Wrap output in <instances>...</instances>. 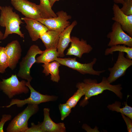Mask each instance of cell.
Returning <instances> with one entry per match:
<instances>
[{
	"instance_id": "obj_1",
	"label": "cell",
	"mask_w": 132,
	"mask_h": 132,
	"mask_svg": "<svg viewBox=\"0 0 132 132\" xmlns=\"http://www.w3.org/2000/svg\"><path fill=\"white\" fill-rule=\"evenodd\" d=\"M77 88H82L85 92V97L80 102V106L84 107L88 103V100L92 97L102 93L104 91L108 90L115 93L121 99L122 94L121 85H112L108 81L107 78L103 77L102 81L98 83L96 79L89 78L85 79L83 82H79L76 85Z\"/></svg>"
},
{
	"instance_id": "obj_2",
	"label": "cell",
	"mask_w": 132,
	"mask_h": 132,
	"mask_svg": "<svg viewBox=\"0 0 132 132\" xmlns=\"http://www.w3.org/2000/svg\"><path fill=\"white\" fill-rule=\"evenodd\" d=\"M0 26L5 28L3 39L13 33L17 34L24 38V34L20 30V25L23 23L19 14L10 6L1 7L0 9Z\"/></svg>"
},
{
	"instance_id": "obj_3",
	"label": "cell",
	"mask_w": 132,
	"mask_h": 132,
	"mask_svg": "<svg viewBox=\"0 0 132 132\" xmlns=\"http://www.w3.org/2000/svg\"><path fill=\"white\" fill-rule=\"evenodd\" d=\"M38 105L28 104L26 108L15 116L9 124L6 129L7 132H26L29 128V118L37 112Z\"/></svg>"
},
{
	"instance_id": "obj_4",
	"label": "cell",
	"mask_w": 132,
	"mask_h": 132,
	"mask_svg": "<svg viewBox=\"0 0 132 132\" xmlns=\"http://www.w3.org/2000/svg\"><path fill=\"white\" fill-rule=\"evenodd\" d=\"M26 82L24 80L20 81L16 74L12 75L10 77L0 81V89L11 99L16 95L29 92L30 90L26 85Z\"/></svg>"
},
{
	"instance_id": "obj_5",
	"label": "cell",
	"mask_w": 132,
	"mask_h": 132,
	"mask_svg": "<svg viewBox=\"0 0 132 132\" xmlns=\"http://www.w3.org/2000/svg\"><path fill=\"white\" fill-rule=\"evenodd\" d=\"M43 52L39 46L35 44L31 45L27 53L20 63L19 68L17 76L30 82L33 78L30 75V69L33 65L36 62V57Z\"/></svg>"
},
{
	"instance_id": "obj_6",
	"label": "cell",
	"mask_w": 132,
	"mask_h": 132,
	"mask_svg": "<svg viewBox=\"0 0 132 132\" xmlns=\"http://www.w3.org/2000/svg\"><path fill=\"white\" fill-rule=\"evenodd\" d=\"M30 83L27 81L26 84L30 91L31 94L29 97L24 100L13 99L9 105L2 107L9 108L13 105H16L18 107L21 108L26 104L38 105L42 103L54 101L57 99V98L55 96L43 95L37 91L32 87Z\"/></svg>"
},
{
	"instance_id": "obj_7",
	"label": "cell",
	"mask_w": 132,
	"mask_h": 132,
	"mask_svg": "<svg viewBox=\"0 0 132 132\" xmlns=\"http://www.w3.org/2000/svg\"><path fill=\"white\" fill-rule=\"evenodd\" d=\"M55 61L59 62L60 65L76 70L83 74H89L99 76L106 71L105 70L97 71L93 69V66L97 61V59L95 58H94L92 61L90 63L85 64L81 63L77 61L76 58L57 57Z\"/></svg>"
},
{
	"instance_id": "obj_8",
	"label": "cell",
	"mask_w": 132,
	"mask_h": 132,
	"mask_svg": "<svg viewBox=\"0 0 132 132\" xmlns=\"http://www.w3.org/2000/svg\"><path fill=\"white\" fill-rule=\"evenodd\" d=\"M57 16L47 19L40 18L36 20L45 25L49 30L61 33L70 24L69 21L71 16L63 11L56 13Z\"/></svg>"
},
{
	"instance_id": "obj_9",
	"label": "cell",
	"mask_w": 132,
	"mask_h": 132,
	"mask_svg": "<svg viewBox=\"0 0 132 132\" xmlns=\"http://www.w3.org/2000/svg\"><path fill=\"white\" fill-rule=\"evenodd\" d=\"M124 54V52H119L117 60L113 66L108 69L110 73L107 79L110 84L124 76L127 69L132 65V60L126 58Z\"/></svg>"
},
{
	"instance_id": "obj_10",
	"label": "cell",
	"mask_w": 132,
	"mask_h": 132,
	"mask_svg": "<svg viewBox=\"0 0 132 132\" xmlns=\"http://www.w3.org/2000/svg\"><path fill=\"white\" fill-rule=\"evenodd\" d=\"M107 37L110 40L108 44V46L123 44L132 47V38L126 33L121 25L115 22L112 25V31L107 34Z\"/></svg>"
},
{
	"instance_id": "obj_11",
	"label": "cell",
	"mask_w": 132,
	"mask_h": 132,
	"mask_svg": "<svg viewBox=\"0 0 132 132\" xmlns=\"http://www.w3.org/2000/svg\"><path fill=\"white\" fill-rule=\"evenodd\" d=\"M15 9L21 12L25 17L35 20L42 18L39 5L27 0H11Z\"/></svg>"
},
{
	"instance_id": "obj_12",
	"label": "cell",
	"mask_w": 132,
	"mask_h": 132,
	"mask_svg": "<svg viewBox=\"0 0 132 132\" xmlns=\"http://www.w3.org/2000/svg\"><path fill=\"white\" fill-rule=\"evenodd\" d=\"M71 39V45L66 55H74L80 58L84 54L88 53L92 50L93 47L86 40L82 38L80 40L76 36H72Z\"/></svg>"
},
{
	"instance_id": "obj_13",
	"label": "cell",
	"mask_w": 132,
	"mask_h": 132,
	"mask_svg": "<svg viewBox=\"0 0 132 132\" xmlns=\"http://www.w3.org/2000/svg\"><path fill=\"white\" fill-rule=\"evenodd\" d=\"M9 60V67L12 70L16 67L22 55V49L19 41L14 40L4 47Z\"/></svg>"
},
{
	"instance_id": "obj_14",
	"label": "cell",
	"mask_w": 132,
	"mask_h": 132,
	"mask_svg": "<svg viewBox=\"0 0 132 132\" xmlns=\"http://www.w3.org/2000/svg\"><path fill=\"white\" fill-rule=\"evenodd\" d=\"M113 16L111 19L119 23L122 29L132 37V15H127L124 14L117 4L114 3L112 7Z\"/></svg>"
},
{
	"instance_id": "obj_15",
	"label": "cell",
	"mask_w": 132,
	"mask_h": 132,
	"mask_svg": "<svg viewBox=\"0 0 132 132\" xmlns=\"http://www.w3.org/2000/svg\"><path fill=\"white\" fill-rule=\"evenodd\" d=\"M21 19L26 23V28L33 41L37 40L41 34L49 30L45 25L36 20L25 17Z\"/></svg>"
},
{
	"instance_id": "obj_16",
	"label": "cell",
	"mask_w": 132,
	"mask_h": 132,
	"mask_svg": "<svg viewBox=\"0 0 132 132\" xmlns=\"http://www.w3.org/2000/svg\"><path fill=\"white\" fill-rule=\"evenodd\" d=\"M77 24L76 21H74L60 34L57 49L59 57H63L65 56L64 51L71 41L70 34L74 28Z\"/></svg>"
},
{
	"instance_id": "obj_17",
	"label": "cell",
	"mask_w": 132,
	"mask_h": 132,
	"mask_svg": "<svg viewBox=\"0 0 132 132\" xmlns=\"http://www.w3.org/2000/svg\"><path fill=\"white\" fill-rule=\"evenodd\" d=\"M44 119L42 122L41 127L43 132H65L66 128L63 123H56L50 116V109L44 108L43 109Z\"/></svg>"
},
{
	"instance_id": "obj_18",
	"label": "cell",
	"mask_w": 132,
	"mask_h": 132,
	"mask_svg": "<svg viewBox=\"0 0 132 132\" xmlns=\"http://www.w3.org/2000/svg\"><path fill=\"white\" fill-rule=\"evenodd\" d=\"M60 33L52 30H48L41 34V39L46 49L57 48Z\"/></svg>"
},
{
	"instance_id": "obj_19",
	"label": "cell",
	"mask_w": 132,
	"mask_h": 132,
	"mask_svg": "<svg viewBox=\"0 0 132 132\" xmlns=\"http://www.w3.org/2000/svg\"><path fill=\"white\" fill-rule=\"evenodd\" d=\"M58 62L55 61L50 63L44 64L43 73L46 76L51 74V79L53 82H58L60 79L59 67L60 65Z\"/></svg>"
},
{
	"instance_id": "obj_20",
	"label": "cell",
	"mask_w": 132,
	"mask_h": 132,
	"mask_svg": "<svg viewBox=\"0 0 132 132\" xmlns=\"http://www.w3.org/2000/svg\"><path fill=\"white\" fill-rule=\"evenodd\" d=\"M58 57L59 55L57 48L46 49L37 57L36 63L44 64L48 63L55 61L56 58Z\"/></svg>"
},
{
	"instance_id": "obj_21",
	"label": "cell",
	"mask_w": 132,
	"mask_h": 132,
	"mask_svg": "<svg viewBox=\"0 0 132 132\" xmlns=\"http://www.w3.org/2000/svg\"><path fill=\"white\" fill-rule=\"evenodd\" d=\"M124 104V106L121 108V102L119 101H116L114 103L109 105L107 107L110 110L120 112L132 120V108L128 105L126 102H125Z\"/></svg>"
},
{
	"instance_id": "obj_22",
	"label": "cell",
	"mask_w": 132,
	"mask_h": 132,
	"mask_svg": "<svg viewBox=\"0 0 132 132\" xmlns=\"http://www.w3.org/2000/svg\"><path fill=\"white\" fill-rule=\"evenodd\" d=\"M39 5L42 14V18L47 19L57 16L52 10L49 0H40Z\"/></svg>"
},
{
	"instance_id": "obj_23",
	"label": "cell",
	"mask_w": 132,
	"mask_h": 132,
	"mask_svg": "<svg viewBox=\"0 0 132 132\" xmlns=\"http://www.w3.org/2000/svg\"><path fill=\"white\" fill-rule=\"evenodd\" d=\"M122 52L126 54L127 58L132 59V47H130L124 45H117L110 47L107 48L105 51V55H106L110 54H112L113 52L116 51Z\"/></svg>"
},
{
	"instance_id": "obj_24",
	"label": "cell",
	"mask_w": 132,
	"mask_h": 132,
	"mask_svg": "<svg viewBox=\"0 0 132 132\" xmlns=\"http://www.w3.org/2000/svg\"><path fill=\"white\" fill-rule=\"evenodd\" d=\"M78 88L77 91L68 100L66 103L72 108L76 106L81 98L85 94V92L82 88Z\"/></svg>"
},
{
	"instance_id": "obj_25",
	"label": "cell",
	"mask_w": 132,
	"mask_h": 132,
	"mask_svg": "<svg viewBox=\"0 0 132 132\" xmlns=\"http://www.w3.org/2000/svg\"><path fill=\"white\" fill-rule=\"evenodd\" d=\"M9 66V60L5 48L0 46V73H3Z\"/></svg>"
},
{
	"instance_id": "obj_26",
	"label": "cell",
	"mask_w": 132,
	"mask_h": 132,
	"mask_svg": "<svg viewBox=\"0 0 132 132\" xmlns=\"http://www.w3.org/2000/svg\"><path fill=\"white\" fill-rule=\"evenodd\" d=\"M59 108L61 115V120H64L68 116L71 111L72 108L66 103L60 104L59 105Z\"/></svg>"
},
{
	"instance_id": "obj_27",
	"label": "cell",
	"mask_w": 132,
	"mask_h": 132,
	"mask_svg": "<svg viewBox=\"0 0 132 132\" xmlns=\"http://www.w3.org/2000/svg\"><path fill=\"white\" fill-rule=\"evenodd\" d=\"M122 6L120 9L125 15H132V0H123Z\"/></svg>"
},
{
	"instance_id": "obj_28",
	"label": "cell",
	"mask_w": 132,
	"mask_h": 132,
	"mask_svg": "<svg viewBox=\"0 0 132 132\" xmlns=\"http://www.w3.org/2000/svg\"><path fill=\"white\" fill-rule=\"evenodd\" d=\"M41 122H38L37 125L31 123V126L28 128L26 132H43L41 127Z\"/></svg>"
},
{
	"instance_id": "obj_29",
	"label": "cell",
	"mask_w": 132,
	"mask_h": 132,
	"mask_svg": "<svg viewBox=\"0 0 132 132\" xmlns=\"http://www.w3.org/2000/svg\"><path fill=\"white\" fill-rule=\"evenodd\" d=\"M11 116L10 114H4L2 115L0 121V132H3V126L5 122L11 120Z\"/></svg>"
},
{
	"instance_id": "obj_30",
	"label": "cell",
	"mask_w": 132,
	"mask_h": 132,
	"mask_svg": "<svg viewBox=\"0 0 132 132\" xmlns=\"http://www.w3.org/2000/svg\"><path fill=\"white\" fill-rule=\"evenodd\" d=\"M121 115L126 123L128 132H132V120L123 114H121Z\"/></svg>"
},
{
	"instance_id": "obj_31",
	"label": "cell",
	"mask_w": 132,
	"mask_h": 132,
	"mask_svg": "<svg viewBox=\"0 0 132 132\" xmlns=\"http://www.w3.org/2000/svg\"><path fill=\"white\" fill-rule=\"evenodd\" d=\"M114 3L115 4H123L124 2L123 0H113Z\"/></svg>"
},
{
	"instance_id": "obj_32",
	"label": "cell",
	"mask_w": 132,
	"mask_h": 132,
	"mask_svg": "<svg viewBox=\"0 0 132 132\" xmlns=\"http://www.w3.org/2000/svg\"><path fill=\"white\" fill-rule=\"evenodd\" d=\"M50 6L52 8L55 2L56 1H59L60 0H49Z\"/></svg>"
},
{
	"instance_id": "obj_33",
	"label": "cell",
	"mask_w": 132,
	"mask_h": 132,
	"mask_svg": "<svg viewBox=\"0 0 132 132\" xmlns=\"http://www.w3.org/2000/svg\"><path fill=\"white\" fill-rule=\"evenodd\" d=\"M1 7V6H0V9ZM3 34H4L0 30V40H3Z\"/></svg>"
}]
</instances>
